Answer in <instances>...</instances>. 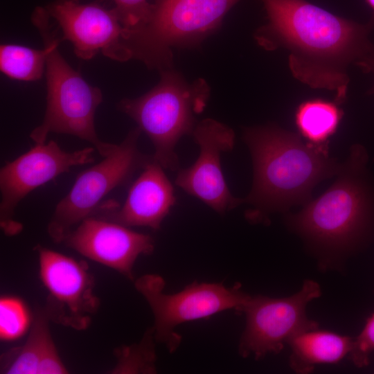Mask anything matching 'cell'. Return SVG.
Wrapping results in <instances>:
<instances>
[{
    "label": "cell",
    "instance_id": "6da1fadb",
    "mask_svg": "<svg viewBox=\"0 0 374 374\" xmlns=\"http://www.w3.org/2000/svg\"><path fill=\"white\" fill-rule=\"evenodd\" d=\"M266 24L254 33L259 46L267 51L288 52L292 75L314 88L334 91L335 102L346 99L348 69L371 51L369 34L374 17L359 24L334 15L306 0H261Z\"/></svg>",
    "mask_w": 374,
    "mask_h": 374
},
{
    "label": "cell",
    "instance_id": "7a4b0ae2",
    "mask_svg": "<svg viewBox=\"0 0 374 374\" xmlns=\"http://www.w3.org/2000/svg\"><path fill=\"white\" fill-rule=\"evenodd\" d=\"M242 138L253 162V185L244 198L253 206L246 215L252 222L306 204L314 187L337 175L344 166L329 157L328 146L304 143L299 134L274 124L247 127Z\"/></svg>",
    "mask_w": 374,
    "mask_h": 374
},
{
    "label": "cell",
    "instance_id": "3957f363",
    "mask_svg": "<svg viewBox=\"0 0 374 374\" xmlns=\"http://www.w3.org/2000/svg\"><path fill=\"white\" fill-rule=\"evenodd\" d=\"M31 21L47 51L46 62V107L43 121L30 134L35 144L44 143L50 133L75 136L90 143L103 157L116 144L102 141L97 134L94 118L103 100L101 90L90 85L62 57V42L58 28L43 7H37Z\"/></svg>",
    "mask_w": 374,
    "mask_h": 374
},
{
    "label": "cell",
    "instance_id": "277c9868",
    "mask_svg": "<svg viewBox=\"0 0 374 374\" xmlns=\"http://www.w3.org/2000/svg\"><path fill=\"white\" fill-rule=\"evenodd\" d=\"M159 82L143 95L125 98L118 109L134 120L150 139L153 159L164 169L177 171L179 163L175 148L185 135H192L210 96L205 80L188 82L172 68L159 71Z\"/></svg>",
    "mask_w": 374,
    "mask_h": 374
},
{
    "label": "cell",
    "instance_id": "5b68a950",
    "mask_svg": "<svg viewBox=\"0 0 374 374\" xmlns=\"http://www.w3.org/2000/svg\"><path fill=\"white\" fill-rule=\"evenodd\" d=\"M240 0H154L148 20L125 28L124 41L132 59L149 69L172 68L173 48L198 45L222 24Z\"/></svg>",
    "mask_w": 374,
    "mask_h": 374
},
{
    "label": "cell",
    "instance_id": "8992f818",
    "mask_svg": "<svg viewBox=\"0 0 374 374\" xmlns=\"http://www.w3.org/2000/svg\"><path fill=\"white\" fill-rule=\"evenodd\" d=\"M366 161L364 148L353 146L336 181L298 213L290 215V225L325 249L350 245L363 231L370 215L369 194L362 177Z\"/></svg>",
    "mask_w": 374,
    "mask_h": 374
},
{
    "label": "cell",
    "instance_id": "52a82bcc",
    "mask_svg": "<svg viewBox=\"0 0 374 374\" xmlns=\"http://www.w3.org/2000/svg\"><path fill=\"white\" fill-rule=\"evenodd\" d=\"M141 132L138 126L131 130L111 153L78 175L69 193L57 204L48 224L53 241L62 242L73 226L93 215L103 198L126 184L152 159L138 148Z\"/></svg>",
    "mask_w": 374,
    "mask_h": 374
},
{
    "label": "cell",
    "instance_id": "ba28073f",
    "mask_svg": "<svg viewBox=\"0 0 374 374\" xmlns=\"http://www.w3.org/2000/svg\"><path fill=\"white\" fill-rule=\"evenodd\" d=\"M135 286L153 312L152 330L156 339L170 351L180 343V336L175 332L177 326L228 310L242 312L250 297L236 285L231 288L213 283H193L179 292L169 294L163 292V279L155 274L139 278Z\"/></svg>",
    "mask_w": 374,
    "mask_h": 374
},
{
    "label": "cell",
    "instance_id": "9c48e42d",
    "mask_svg": "<svg viewBox=\"0 0 374 374\" xmlns=\"http://www.w3.org/2000/svg\"><path fill=\"white\" fill-rule=\"evenodd\" d=\"M320 295L319 285L306 280L298 292L288 297L250 296L242 310L246 326L239 344L240 355L259 359L277 353L298 334L317 328V323L308 318L305 310L308 303Z\"/></svg>",
    "mask_w": 374,
    "mask_h": 374
},
{
    "label": "cell",
    "instance_id": "30bf717a",
    "mask_svg": "<svg viewBox=\"0 0 374 374\" xmlns=\"http://www.w3.org/2000/svg\"><path fill=\"white\" fill-rule=\"evenodd\" d=\"M95 150L86 147L66 152L50 140L35 144L26 152L6 162L0 169V223L3 231L8 235L20 231L21 224L15 220V211L28 194L72 167L94 162Z\"/></svg>",
    "mask_w": 374,
    "mask_h": 374
},
{
    "label": "cell",
    "instance_id": "8fae6325",
    "mask_svg": "<svg viewBox=\"0 0 374 374\" xmlns=\"http://www.w3.org/2000/svg\"><path fill=\"white\" fill-rule=\"evenodd\" d=\"M43 8L78 57L89 60L100 53L117 62L132 59L124 41L125 28L113 8L82 0H51Z\"/></svg>",
    "mask_w": 374,
    "mask_h": 374
},
{
    "label": "cell",
    "instance_id": "7c38bea8",
    "mask_svg": "<svg viewBox=\"0 0 374 374\" xmlns=\"http://www.w3.org/2000/svg\"><path fill=\"white\" fill-rule=\"evenodd\" d=\"M40 278L48 292L51 320L78 330L87 328L99 303L87 263L37 245Z\"/></svg>",
    "mask_w": 374,
    "mask_h": 374
},
{
    "label": "cell",
    "instance_id": "4fadbf2b",
    "mask_svg": "<svg viewBox=\"0 0 374 374\" xmlns=\"http://www.w3.org/2000/svg\"><path fill=\"white\" fill-rule=\"evenodd\" d=\"M199 154L188 168L179 169L175 184L220 214L244 203L230 191L221 166V155L233 148L235 133L229 126L212 118L198 122L192 134Z\"/></svg>",
    "mask_w": 374,
    "mask_h": 374
},
{
    "label": "cell",
    "instance_id": "5bb4252c",
    "mask_svg": "<svg viewBox=\"0 0 374 374\" xmlns=\"http://www.w3.org/2000/svg\"><path fill=\"white\" fill-rule=\"evenodd\" d=\"M67 247L132 279L138 257L150 254L153 238L129 227L95 216L89 217L64 239Z\"/></svg>",
    "mask_w": 374,
    "mask_h": 374
},
{
    "label": "cell",
    "instance_id": "9a60e30c",
    "mask_svg": "<svg viewBox=\"0 0 374 374\" xmlns=\"http://www.w3.org/2000/svg\"><path fill=\"white\" fill-rule=\"evenodd\" d=\"M163 170L152 157L129 188L123 205L112 200L102 202L91 216L127 227L159 229L177 199Z\"/></svg>",
    "mask_w": 374,
    "mask_h": 374
},
{
    "label": "cell",
    "instance_id": "2e32d148",
    "mask_svg": "<svg viewBox=\"0 0 374 374\" xmlns=\"http://www.w3.org/2000/svg\"><path fill=\"white\" fill-rule=\"evenodd\" d=\"M49 320L46 310L37 311L25 343L1 356V373H68L51 336Z\"/></svg>",
    "mask_w": 374,
    "mask_h": 374
},
{
    "label": "cell",
    "instance_id": "e0dca14e",
    "mask_svg": "<svg viewBox=\"0 0 374 374\" xmlns=\"http://www.w3.org/2000/svg\"><path fill=\"white\" fill-rule=\"evenodd\" d=\"M354 338L317 328L302 332L290 339V366L296 373H308L314 366L335 364L349 355Z\"/></svg>",
    "mask_w": 374,
    "mask_h": 374
},
{
    "label": "cell",
    "instance_id": "ac0fdd59",
    "mask_svg": "<svg viewBox=\"0 0 374 374\" xmlns=\"http://www.w3.org/2000/svg\"><path fill=\"white\" fill-rule=\"evenodd\" d=\"M335 102L312 99L303 102L295 113V123L308 142L327 146L328 139L337 131L344 113Z\"/></svg>",
    "mask_w": 374,
    "mask_h": 374
},
{
    "label": "cell",
    "instance_id": "d6986e66",
    "mask_svg": "<svg viewBox=\"0 0 374 374\" xmlns=\"http://www.w3.org/2000/svg\"><path fill=\"white\" fill-rule=\"evenodd\" d=\"M47 51L4 44L0 46V69L8 77L21 81L41 78L46 67Z\"/></svg>",
    "mask_w": 374,
    "mask_h": 374
},
{
    "label": "cell",
    "instance_id": "ffe728a7",
    "mask_svg": "<svg viewBox=\"0 0 374 374\" xmlns=\"http://www.w3.org/2000/svg\"><path fill=\"white\" fill-rule=\"evenodd\" d=\"M31 319L25 303L14 296L0 300V337L12 341L21 337L30 326Z\"/></svg>",
    "mask_w": 374,
    "mask_h": 374
},
{
    "label": "cell",
    "instance_id": "44dd1931",
    "mask_svg": "<svg viewBox=\"0 0 374 374\" xmlns=\"http://www.w3.org/2000/svg\"><path fill=\"white\" fill-rule=\"evenodd\" d=\"M149 333L140 344L123 348L118 352V363L114 373H152L154 353Z\"/></svg>",
    "mask_w": 374,
    "mask_h": 374
},
{
    "label": "cell",
    "instance_id": "7402d4cb",
    "mask_svg": "<svg viewBox=\"0 0 374 374\" xmlns=\"http://www.w3.org/2000/svg\"><path fill=\"white\" fill-rule=\"evenodd\" d=\"M118 19L125 28L144 24L150 17L152 3L148 0H112Z\"/></svg>",
    "mask_w": 374,
    "mask_h": 374
},
{
    "label": "cell",
    "instance_id": "603a6c76",
    "mask_svg": "<svg viewBox=\"0 0 374 374\" xmlns=\"http://www.w3.org/2000/svg\"><path fill=\"white\" fill-rule=\"evenodd\" d=\"M374 350V313L367 319L359 335L354 338L350 359L357 367L369 364V356Z\"/></svg>",
    "mask_w": 374,
    "mask_h": 374
},
{
    "label": "cell",
    "instance_id": "cb8c5ba5",
    "mask_svg": "<svg viewBox=\"0 0 374 374\" xmlns=\"http://www.w3.org/2000/svg\"><path fill=\"white\" fill-rule=\"evenodd\" d=\"M357 66L367 73H372L374 76V47L372 50L361 60L357 64ZM371 93H374V85L371 90Z\"/></svg>",
    "mask_w": 374,
    "mask_h": 374
},
{
    "label": "cell",
    "instance_id": "d4e9b609",
    "mask_svg": "<svg viewBox=\"0 0 374 374\" xmlns=\"http://www.w3.org/2000/svg\"><path fill=\"white\" fill-rule=\"evenodd\" d=\"M366 1L373 12L372 17H374V0H366Z\"/></svg>",
    "mask_w": 374,
    "mask_h": 374
}]
</instances>
